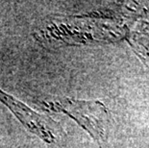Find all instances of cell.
Listing matches in <instances>:
<instances>
[{
    "label": "cell",
    "mask_w": 149,
    "mask_h": 148,
    "mask_svg": "<svg viewBox=\"0 0 149 148\" xmlns=\"http://www.w3.org/2000/svg\"><path fill=\"white\" fill-rule=\"evenodd\" d=\"M42 106L49 111L63 113L74 119L100 146L107 142L111 115L102 102L61 98L52 102L42 103Z\"/></svg>",
    "instance_id": "obj_1"
},
{
    "label": "cell",
    "mask_w": 149,
    "mask_h": 148,
    "mask_svg": "<svg viewBox=\"0 0 149 148\" xmlns=\"http://www.w3.org/2000/svg\"><path fill=\"white\" fill-rule=\"evenodd\" d=\"M0 101L30 133L42 138L48 148H63V130L51 117L38 114L2 90H0Z\"/></svg>",
    "instance_id": "obj_2"
}]
</instances>
